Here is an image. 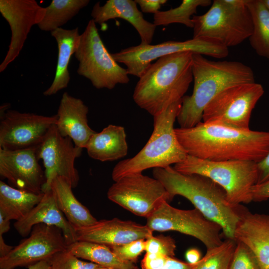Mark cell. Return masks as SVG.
<instances>
[{"label": "cell", "mask_w": 269, "mask_h": 269, "mask_svg": "<svg viewBox=\"0 0 269 269\" xmlns=\"http://www.w3.org/2000/svg\"><path fill=\"white\" fill-rule=\"evenodd\" d=\"M175 132L187 154L203 159L258 163L269 152V132L203 122L190 128H176Z\"/></svg>", "instance_id": "1"}, {"label": "cell", "mask_w": 269, "mask_h": 269, "mask_svg": "<svg viewBox=\"0 0 269 269\" xmlns=\"http://www.w3.org/2000/svg\"><path fill=\"white\" fill-rule=\"evenodd\" d=\"M152 174L164 186L170 201L176 195L185 197L207 219L219 225L226 238L234 240L245 208L231 204L218 184L202 175L181 173L171 166L153 168Z\"/></svg>", "instance_id": "2"}, {"label": "cell", "mask_w": 269, "mask_h": 269, "mask_svg": "<svg viewBox=\"0 0 269 269\" xmlns=\"http://www.w3.org/2000/svg\"><path fill=\"white\" fill-rule=\"evenodd\" d=\"M193 53L185 51L162 56L139 77L133 98L153 117L181 100L193 80Z\"/></svg>", "instance_id": "3"}, {"label": "cell", "mask_w": 269, "mask_h": 269, "mask_svg": "<svg viewBox=\"0 0 269 269\" xmlns=\"http://www.w3.org/2000/svg\"><path fill=\"white\" fill-rule=\"evenodd\" d=\"M193 92L184 96L177 117L180 128H190L202 122L204 109L219 93L237 85L255 82L254 73L238 61H213L193 53Z\"/></svg>", "instance_id": "4"}, {"label": "cell", "mask_w": 269, "mask_h": 269, "mask_svg": "<svg viewBox=\"0 0 269 269\" xmlns=\"http://www.w3.org/2000/svg\"><path fill=\"white\" fill-rule=\"evenodd\" d=\"M182 99L153 116V130L144 147L134 157L119 162L114 167V181L130 174L152 168H166L183 161L187 154L177 138L174 124Z\"/></svg>", "instance_id": "5"}, {"label": "cell", "mask_w": 269, "mask_h": 269, "mask_svg": "<svg viewBox=\"0 0 269 269\" xmlns=\"http://www.w3.org/2000/svg\"><path fill=\"white\" fill-rule=\"evenodd\" d=\"M188 174L208 177L225 191L228 201L237 206L252 200V190L258 183L257 163L248 160L212 161L187 155L173 167Z\"/></svg>", "instance_id": "6"}, {"label": "cell", "mask_w": 269, "mask_h": 269, "mask_svg": "<svg viewBox=\"0 0 269 269\" xmlns=\"http://www.w3.org/2000/svg\"><path fill=\"white\" fill-rule=\"evenodd\" d=\"M192 20L193 38L213 39L228 48L249 39L253 30L247 0H214L206 13Z\"/></svg>", "instance_id": "7"}, {"label": "cell", "mask_w": 269, "mask_h": 269, "mask_svg": "<svg viewBox=\"0 0 269 269\" xmlns=\"http://www.w3.org/2000/svg\"><path fill=\"white\" fill-rule=\"evenodd\" d=\"M74 55L79 62L78 74L89 80L98 89L112 90L117 84L130 81L127 69L120 66L109 52L92 19L80 35Z\"/></svg>", "instance_id": "8"}, {"label": "cell", "mask_w": 269, "mask_h": 269, "mask_svg": "<svg viewBox=\"0 0 269 269\" xmlns=\"http://www.w3.org/2000/svg\"><path fill=\"white\" fill-rule=\"evenodd\" d=\"M185 51L219 59L225 58L229 54L228 48L219 42L197 37L184 41H167L155 45L140 43L112 53V56L117 63L126 66L128 75L139 78L153 60L165 55Z\"/></svg>", "instance_id": "9"}, {"label": "cell", "mask_w": 269, "mask_h": 269, "mask_svg": "<svg viewBox=\"0 0 269 269\" xmlns=\"http://www.w3.org/2000/svg\"><path fill=\"white\" fill-rule=\"evenodd\" d=\"M264 93L262 85L256 82L228 87L207 105L203 112V122L250 129L252 111Z\"/></svg>", "instance_id": "10"}, {"label": "cell", "mask_w": 269, "mask_h": 269, "mask_svg": "<svg viewBox=\"0 0 269 269\" xmlns=\"http://www.w3.org/2000/svg\"><path fill=\"white\" fill-rule=\"evenodd\" d=\"M146 225L152 232L176 231L200 241L210 249L222 243L221 227L207 219L197 209L184 210L163 202L149 216Z\"/></svg>", "instance_id": "11"}, {"label": "cell", "mask_w": 269, "mask_h": 269, "mask_svg": "<svg viewBox=\"0 0 269 269\" xmlns=\"http://www.w3.org/2000/svg\"><path fill=\"white\" fill-rule=\"evenodd\" d=\"M107 197L133 214L147 218L164 201H170L162 184L141 173L125 176L109 188Z\"/></svg>", "instance_id": "12"}, {"label": "cell", "mask_w": 269, "mask_h": 269, "mask_svg": "<svg viewBox=\"0 0 269 269\" xmlns=\"http://www.w3.org/2000/svg\"><path fill=\"white\" fill-rule=\"evenodd\" d=\"M0 108V148L13 150L35 147L42 142L46 134L57 122V116H46L21 113Z\"/></svg>", "instance_id": "13"}, {"label": "cell", "mask_w": 269, "mask_h": 269, "mask_svg": "<svg viewBox=\"0 0 269 269\" xmlns=\"http://www.w3.org/2000/svg\"><path fill=\"white\" fill-rule=\"evenodd\" d=\"M29 235L7 255L0 258V269L27 267L41 261H49L67 249L63 233L57 227L38 224L33 227Z\"/></svg>", "instance_id": "14"}, {"label": "cell", "mask_w": 269, "mask_h": 269, "mask_svg": "<svg viewBox=\"0 0 269 269\" xmlns=\"http://www.w3.org/2000/svg\"><path fill=\"white\" fill-rule=\"evenodd\" d=\"M82 150L75 145L70 137L63 136L55 125L51 127L36 147L37 157L42 160L45 168L46 181L43 192L51 189V183L56 176L66 178L73 188L77 186L79 175L75 161L81 155Z\"/></svg>", "instance_id": "15"}, {"label": "cell", "mask_w": 269, "mask_h": 269, "mask_svg": "<svg viewBox=\"0 0 269 269\" xmlns=\"http://www.w3.org/2000/svg\"><path fill=\"white\" fill-rule=\"evenodd\" d=\"M0 12L11 34L8 49L0 65L2 72L18 57L32 27L44 16L45 8L35 0H0Z\"/></svg>", "instance_id": "16"}, {"label": "cell", "mask_w": 269, "mask_h": 269, "mask_svg": "<svg viewBox=\"0 0 269 269\" xmlns=\"http://www.w3.org/2000/svg\"><path fill=\"white\" fill-rule=\"evenodd\" d=\"M38 159L36 147L13 150L0 148V175L15 188L42 193L46 179Z\"/></svg>", "instance_id": "17"}, {"label": "cell", "mask_w": 269, "mask_h": 269, "mask_svg": "<svg viewBox=\"0 0 269 269\" xmlns=\"http://www.w3.org/2000/svg\"><path fill=\"white\" fill-rule=\"evenodd\" d=\"M74 229L76 241L96 243L109 247L146 240L153 236V232L146 225L117 218L101 220L92 225Z\"/></svg>", "instance_id": "18"}, {"label": "cell", "mask_w": 269, "mask_h": 269, "mask_svg": "<svg viewBox=\"0 0 269 269\" xmlns=\"http://www.w3.org/2000/svg\"><path fill=\"white\" fill-rule=\"evenodd\" d=\"M88 107L79 98L64 92L59 105L55 124L59 133L70 137L75 145L83 149L96 133L88 125Z\"/></svg>", "instance_id": "19"}, {"label": "cell", "mask_w": 269, "mask_h": 269, "mask_svg": "<svg viewBox=\"0 0 269 269\" xmlns=\"http://www.w3.org/2000/svg\"><path fill=\"white\" fill-rule=\"evenodd\" d=\"M43 192V197L39 203L23 218L15 222L14 228L21 236L25 237L30 234L35 225L53 226L62 230L67 245L75 242V229L58 208L52 190Z\"/></svg>", "instance_id": "20"}, {"label": "cell", "mask_w": 269, "mask_h": 269, "mask_svg": "<svg viewBox=\"0 0 269 269\" xmlns=\"http://www.w3.org/2000/svg\"><path fill=\"white\" fill-rule=\"evenodd\" d=\"M234 239L251 249L261 269H269V215L253 213L245 208Z\"/></svg>", "instance_id": "21"}, {"label": "cell", "mask_w": 269, "mask_h": 269, "mask_svg": "<svg viewBox=\"0 0 269 269\" xmlns=\"http://www.w3.org/2000/svg\"><path fill=\"white\" fill-rule=\"evenodd\" d=\"M91 15L96 23L102 24L109 20L119 18L129 22L139 34L141 44H151L156 26L146 20L133 0H108L103 5L97 2Z\"/></svg>", "instance_id": "22"}, {"label": "cell", "mask_w": 269, "mask_h": 269, "mask_svg": "<svg viewBox=\"0 0 269 269\" xmlns=\"http://www.w3.org/2000/svg\"><path fill=\"white\" fill-rule=\"evenodd\" d=\"M85 148L90 157L102 162L124 157L128 151L125 128L121 126L108 125L100 132L93 134Z\"/></svg>", "instance_id": "23"}, {"label": "cell", "mask_w": 269, "mask_h": 269, "mask_svg": "<svg viewBox=\"0 0 269 269\" xmlns=\"http://www.w3.org/2000/svg\"><path fill=\"white\" fill-rule=\"evenodd\" d=\"M51 34L56 41L58 52L54 79L43 92L46 96L55 95L67 87L70 81L68 66L78 46L81 35L78 27L72 29L58 28L51 32Z\"/></svg>", "instance_id": "24"}, {"label": "cell", "mask_w": 269, "mask_h": 269, "mask_svg": "<svg viewBox=\"0 0 269 269\" xmlns=\"http://www.w3.org/2000/svg\"><path fill=\"white\" fill-rule=\"evenodd\" d=\"M50 188L58 208L74 228L88 226L98 221L76 198L72 185L66 178L56 176L51 183Z\"/></svg>", "instance_id": "25"}, {"label": "cell", "mask_w": 269, "mask_h": 269, "mask_svg": "<svg viewBox=\"0 0 269 269\" xmlns=\"http://www.w3.org/2000/svg\"><path fill=\"white\" fill-rule=\"evenodd\" d=\"M43 192L36 194L15 188L0 181V214L8 220H20L41 200Z\"/></svg>", "instance_id": "26"}, {"label": "cell", "mask_w": 269, "mask_h": 269, "mask_svg": "<svg viewBox=\"0 0 269 269\" xmlns=\"http://www.w3.org/2000/svg\"><path fill=\"white\" fill-rule=\"evenodd\" d=\"M67 249L80 259L86 260L101 267L112 269H130L134 263L119 259L106 245L87 241H76Z\"/></svg>", "instance_id": "27"}, {"label": "cell", "mask_w": 269, "mask_h": 269, "mask_svg": "<svg viewBox=\"0 0 269 269\" xmlns=\"http://www.w3.org/2000/svg\"><path fill=\"white\" fill-rule=\"evenodd\" d=\"M253 25L250 43L260 56L269 58V10L262 0H247Z\"/></svg>", "instance_id": "28"}, {"label": "cell", "mask_w": 269, "mask_h": 269, "mask_svg": "<svg viewBox=\"0 0 269 269\" xmlns=\"http://www.w3.org/2000/svg\"><path fill=\"white\" fill-rule=\"evenodd\" d=\"M89 2V0H52L45 7L44 16L37 25L41 30L51 32L61 27Z\"/></svg>", "instance_id": "29"}, {"label": "cell", "mask_w": 269, "mask_h": 269, "mask_svg": "<svg viewBox=\"0 0 269 269\" xmlns=\"http://www.w3.org/2000/svg\"><path fill=\"white\" fill-rule=\"evenodd\" d=\"M210 0H183L178 6L165 11L159 10L153 15V23L156 26H167L180 23L193 28L192 16L199 6H207L212 4Z\"/></svg>", "instance_id": "30"}, {"label": "cell", "mask_w": 269, "mask_h": 269, "mask_svg": "<svg viewBox=\"0 0 269 269\" xmlns=\"http://www.w3.org/2000/svg\"><path fill=\"white\" fill-rule=\"evenodd\" d=\"M236 244L235 240L227 238L220 245L207 249L195 269H228Z\"/></svg>", "instance_id": "31"}, {"label": "cell", "mask_w": 269, "mask_h": 269, "mask_svg": "<svg viewBox=\"0 0 269 269\" xmlns=\"http://www.w3.org/2000/svg\"><path fill=\"white\" fill-rule=\"evenodd\" d=\"M49 261L52 269H95L99 266L82 261L67 249L58 253Z\"/></svg>", "instance_id": "32"}, {"label": "cell", "mask_w": 269, "mask_h": 269, "mask_svg": "<svg viewBox=\"0 0 269 269\" xmlns=\"http://www.w3.org/2000/svg\"><path fill=\"white\" fill-rule=\"evenodd\" d=\"M236 242V246L228 269H261L251 249L242 242Z\"/></svg>", "instance_id": "33"}, {"label": "cell", "mask_w": 269, "mask_h": 269, "mask_svg": "<svg viewBox=\"0 0 269 269\" xmlns=\"http://www.w3.org/2000/svg\"><path fill=\"white\" fill-rule=\"evenodd\" d=\"M176 249L175 240L169 236L153 235L145 240V251L147 253L161 254L168 257H174Z\"/></svg>", "instance_id": "34"}, {"label": "cell", "mask_w": 269, "mask_h": 269, "mask_svg": "<svg viewBox=\"0 0 269 269\" xmlns=\"http://www.w3.org/2000/svg\"><path fill=\"white\" fill-rule=\"evenodd\" d=\"M121 260L134 263L145 251V240L140 239L119 246L109 247Z\"/></svg>", "instance_id": "35"}, {"label": "cell", "mask_w": 269, "mask_h": 269, "mask_svg": "<svg viewBox=\"0 0 269 269\" xmlns=\"http://www.w3.org/2000/svg\"><path fill=\"white\" fill-rule=\"evenodd\" d=\"M169 258L161 254L146 252L141 261V269H162Z\"/></svg>", "instance_id": "36"}, {"label": "cell", "mask_w": 269, "mask_h": 269, "mask_svg": "<svg viewBox=\"0 0 269 269\" xmlns=\"http://www.w3.org/2000/svg\"><path fill=\"white\" fill-rule=\"evenodd\" d=\"M253 201L261 202L269 199V180L255 185L252 190Z\"/></svg>", "instance_id": "37"}, {"label": "cell", "mask_w": 269, "mask_h": 269, "mask_svg": "<svg viewBox=\"0 0 269 269\" xmlns=\"http://www.w3.org/2000/svg\"><path fill=\"white\" fill-rule=\"evenodd\" d=\"M141 10L145 13H152L154 14L159 11L161 5L166 3V0H135Z\"/></svg>", "instance_id": "38"}, {"label": "cell", "mask_w": 269, "mask_h": 269, "mask_svg": "<svg viewBox=\"0 0 269 269\" xmlns=\"http://www.w3.org/2000/svg\"><path fill=\"white\" fill-rule=\"evenodd\" d=\"M190 264L174 257L169 258L166 265L162 269H195L198 264ZM130 269H140L136 266Z\"/></svg>", "instance_id": "39"}, {"label": "cell", "mask_w": 269, "mask_h": 269, "mask_svg": "<svg viewBox=\"0 0 269 269\" xmlns=\"http://www.w3.org/2000/svg\"><path fill=\"white\" fill-rule=\"evenodd\" d=\"M258 179L257 184L269 180V152L265 158L257 163Z\"/></svg>", "instance_id": "40"}, {"label": "cell", "mask_w": 269, "mask_h": 269, "mask_svg": "<svg viewBox=\"0 0 269 269\" xmlns=\"http://www.w3.org/2000/svg\"><path fill=\"white\" fill-rule=\"evenodd\" d=\"M186 262L190 264L198 263L201 259V253L196 248H190L185 253Z\"/></svg>", "instance_id": "41"}, {"label": "cell", "mask_w": 269, "mask_h": 269, "mask_svg": "<svg viewBox=\"0 0 269 269\" xmlns=\"http://www.w3.org/2000/svg\"><path fill=\"white\" fill-rule=\"evenodd\" d=\"M14 247L6 244L3 238V235H0V258L7 255Z\"/></svg>", "instance_id": "42"}, {"label": "cell", "mask_w": 269, "mask_h": 269, "mask_svg": "<svg viewBox=\"0 0 269 269\" xmlns=\"http://www.w3.org/2000/svg\"><path fill=\"white\" fill-rule=\"evenodd\" d=\"M27 269H52L49 261L38 262L27 267Z\"/></svg>", "instance_id": "43"}, {"label": "cell", "mask_w": 269, "mask_h": 269, "mask_svg": "<svg viewBox=\"0 0 269 269\" xmlns=\"http://www.w3.org/2000/svg\"><path fill=\"white\" fill-rule=\"evenodd\" d=\"M10 221L5 219L0 214V235H3L10 229Z\"/></svg>", "instance_id": "44"}, {"label": "cell", "mask_w": 269, "mask_h": 269, "mask_svg": "<svg viewBox=\"0 0 269 269\" xmlns=\"http://www.w3.org/2000/svg\"><path fill=\"white\" fill-rule=\"evenodd\" d=\"M265 6L269 10V0H262Z\"/></svg>", "instance_id": "45"}, {"label": "cell", "mask_w": 269, "mask_h": 269, "mask_svg": "<svg viewBox=\"0 0 269 269\" xmlns=\"http://www.w3.org/2000/svg\"><path fill=\"white\" fill-rule=\"evenodd\" d=\"M95 269H112L109 268L104 267H101V266H98Z\"/></svg>", "instance_id": "46"}]
</instances>
